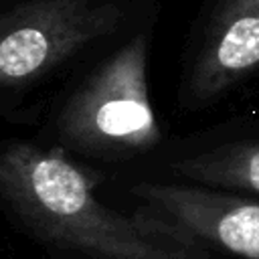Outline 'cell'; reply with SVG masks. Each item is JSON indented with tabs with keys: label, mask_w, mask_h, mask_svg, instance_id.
<instances>
[{
	"label": "cell",
	"mask_w": 259,
	"mask_h": 259,
	"mask_svg": "<svg viewBox=\"0 0 259 259\" xmlns=\"http://www.w3.org/2000/svg\"><path fill=\"white\" fill-rule=\"evenodd\" d=\"M158 4L150 8L69 91L55 117L65 150L97 160L146 154L162 142L150 95V49Z\"/></svg>",
	"instance_id": "cell-2"
},
{
	"label": "cell",
	"mask_w": 259,
	"mask_h": 259,
	"mask_svg": "<svg viewBox=\"0 0 259 259\" xmlns=\"http://www.w3.org/2000/svg\"><path fill=\"white\" fill-rule=\"evenodd\" d=\"M132 196L138 200L134 217L154 235L259 259V196L168 182L136 184Z\"/></svg>",
	"instance_id": "cell-4"
},
{
	"label": "cell",
	"mask_w": 259,
	"mask_h": 259,
	"mask_svg": "<svg viewBox=\"0 0 259 259\" xmlns=\"http://www.w3.org/2000/svg\"><path fill=\"white\" fill-rule=\"evenodd\" d=\"M156 0H4L0 87H38L91 49L117 40Z\"/></svg>",
	"instance_id": "cell-3"
},
{
	"label": "cell",
	"mask_w": 259,
	"mask_h": 259,
	"mask_svg": "<svg viewBox=\"0 0 259 259\" xmlns=\"http://www.w3.org/2000/svg\"><path fill=\"white\" fill-rule=\"evenodd\" d=\"M257 73L259 0H204L182 55L180 109L210 107Z\"/></svg>",
	"instance_id": "cell-5"
},
{
	"label": "cell",
	"mask_w": 259,
	"mask_h": 259,
	"mask_svg": "<svg viewBox=\"0 0 259 259\" xmlns=\"http://www.w3.org/2000/svg\"><path fill=\"white\" fill-rule=\"evenodd\" d=\"M172 172L198 186L259 196V142L243 140L202 150L174 162Z\"/></svg>",
	"instance_id": "cell-6"
},
{
	"label": "cell",
	"mask_w": 259,
	"mask_h": 259,
	"mask_svg": "<svg viewBox=\"0 0 259 259\" xmlns=\"http://www.w3.org/2000/svg\"><path fill=\"white\" fill-rule=\"evenodd\" d=\"M93 178L61 148L10 142L0 156V196L34 239L93 259H186L188 251L154 235L136 217L105 206Z\"/></svg>",
	"instance_id": "cell-1"
}]
</instances>
